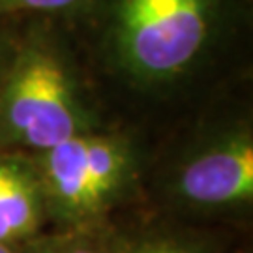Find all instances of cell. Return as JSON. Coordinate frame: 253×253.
Wrapping results in <instances>:
<instances>
[{
    "instance_id": "52a82bcc",
    "label": "cell",
    "mask_w": 253,
    "mask_h": 253,
    "mask_svg": "<svg viewBox=\"0 0 253 253\" xmlns=\"http://www.w3.org/2000/svg\"><path fill=\"white\" fill-rule=\"evenodd\" d=\"M109 229H51L19 248L21 253H113Z\"/></svg>"
},
{
    "instance_id": "5b68a950",
    "label": "cell",
    "mask_w": 253,
    "mask_h": 253,
    "mask_svg": "<svg viewBox=\"0 0 253 253\" xmlns=\"http://www.w3.org/2000/svg\"><path fill=\"white\" fill-rule=\"evenodd\" d=\"M45 225L43 195L30 156L0 152V244H23Z\"/></svg>"
},
{
    "instance_id": "8992f818",
    "label": "cell",
    "mask_w": 253,
    "mask_h": 253,
    "mask_svg": "<svg viewBox=\"0 0 253 253\" xmlns=\"http://www.w3.org/2000/svg\"><path fill=\"white\" fill-rule=\"evenodd\" d=\"M109 238L113 253H225L217 233L167 217L122 229L113 223Z\"/></svg>"
},
{
    "instance_id": "3957f363",
    "label": "cell",
    "mask_w": 253,
    "mask_h": 253,
    "mask_svg": "<svg viewBox=\"0 0 253 253\" xmlns=\"http://www.w3.org/2000/svg\"><path fill=\"white\" fill-rule=\"evenodd\" d=\"M30 160L53 229H109L115 214L145 195L146 150L126 129L75 135Z\"/></svg>"
},
{
    "instance_id": "277c9868",
    "label": "cell",
    "mask_w": 253,
    "mask_h": 253,
    "mask_svg": "<svg viewBox=\"0 0 253 253\" xmlns=\"http://www.w3.org/2000/svg\"><path fill=\"white\" fill-rule=\"evenodd\" d=\"M158 199L178 217L233 219L253 207V122L225 113L201 124L158 174Z\"/></svg>"
},
{
    "instance_id": "7a4b0ae2",
    "label": "cell",
    "mask_w": 253,
    "mask_h": 253,
    "mask_svg": "<svg viewBox=\"0 0 253 253\" xmlns=\"http://www.w3.org/2000/svg\"><path fill=\"white\" fill-rule=\"evenodd\" d=\"M107 127L62 32L40 21L13 38L0 79V152L32 154Z\"/></svg>"
},
{
    "instance_id": "9c48e42d",
    "label": "cell",
    "mask_w": 253,
    "mask_h": 253,
    "mask_svg": "<svg viewBox=\"0 0 253 253\" xmlns=\"http://www.w3.org/2000/svg\"><path fill=\"white\" fill-rule=\"evenodd\" d=\"M13 38H15V34H11L6 27H0V79H2L4 70H6L9 53L13 47Z\"/></svg>"
},
{
    "instance_id": "ba28073f",
    "label": "cell",
    "mask_w": 253,
    "mask_h": 253,
    "mask_svg": "<svg viewBox=\"0 0 253 253\" xmlns=\"http://www.w3.org/2000/svg\"><path fill=\"white\" fill-rule=\"evenodd\" d=\"M92 0H0V19L13 15L83 17Z\"/></svg>"
},
{
    "instance_id": "30bf717a",
    "label": "cell",
    "mask_w": 253,
    "mask_h": 253,
    "mask_svg": "<svg viewBox=\"0 0 253 253\" xmlns=\"http://www.w3.org/2000/svg\"><path fill=\"white\" fill-rule=\"evenodd\" d=\"M0 253H21V248L13 244H0Z\"/></svg>"
},
{
    "instance_id": "6da1fadb",
    "label": "cell",
    "mask_w": 253,
    "mask_h": 253,
    "mask_svg": "<svg viewBox=\"0 0 253 253\" xmlns=\"http://www.w3.org/2000/svg\"><path fill=\"white\" fill-rule=\"evenodd\" d=\"M248 8L250 0H92L83 17L109 77L160 100L212 70Z\"/></svg>"
}]
</instances>
